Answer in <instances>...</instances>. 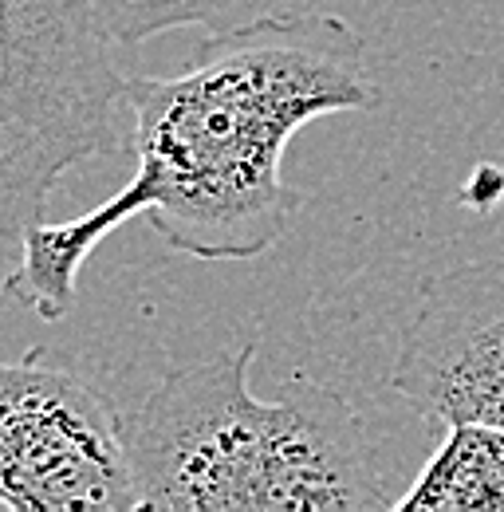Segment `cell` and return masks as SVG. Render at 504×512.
Here are the masks:
<instances>
[{"label": "cell", "mask_w": 504, "mask_h": 512, "mask_svg": "<svg viewBox=\"0 0 504 512\" xmlns=\"http://www.w3.org/2000/svg\"><path fill=\"white\" fill-rule=\"evenodd\" d=\"M134 178L71 221H36L16 241L4 288L40 320L75 308V284L130 217H150L166 249L193 260H256L292 225L304 190L284 182L296 130L375 111L363 36L323 12L264 16L209 32L178 75H130Z\"/></svg>", "instance_id": "1"}, {"label": "cell", "mask_w": 504, "mask_h": 512, "mask_svg": "<svg viewBox=\"0 0 504 512\" xmlns=\"http://www.w3.org/2000/svg\"><path fill=\"white\" fill-rule=\"evenodd\" d=\"M103 24L119 44H142L174 28L225 32L264 16L312 12L323 0H99Z\"/></svg>", "instance_id": "7"}, {"label": "cell", "mask_w": 504, "mask_h": 512, "mask_svg": "<svg viewBox=\"0 0 504 512\" xmlns=\"http://www.w3.org/2000/svg\"><path fill=\"white\" fill-rule=\"evenodd\" d=\"M390 386L438 426L504 430V260L453 264L422 284Z\"/></svg>", "instance_id": "5"}, {"label": "cell", "mask_w": 504, "mask_h": 512, "mask_svg": "<svg viewBox=\"0 0 504 512\" xmlns=\"http://www.w3.org/2000/svg\"><path fill=\"white\" fill-rule=\"evenodd\" d=\"M0 505L8 512H134L126 414L99 386L28 351L0 371Z\"/></svg>", "instance_id": "4"}, {"label": "cell", "mask_w": 504, "mask_h": 512, "mask_svg": "<svg viewBox=\"0 0 504 512\" xmlns=\"http://www.w3.org/2000/svg\"><path fill=\"white\" fill-rule=\"evenodd\" d=\"M0 221L4 245L48 221L67 170L119 150L126 75L99 0H0Z\"/></svg>", "instance_id": "3"}, {"label": "cell", "mask_w": 504, "mask_h": 512, "mask_svg": "<svg viewBox=\"0 0 504 512\" xmlns=\"http://www.w3.org/2000/svg\"><path fill=\"white\" fill-rule=\"evenodd\" d=\"M398 512H504V430L489 422H453L398 497Z\"/></svg>", "instance_id": "6"}, {"label": "cell", "mask_w": 504, "mask_h": 512, "mask_svg": "<svg viewBox=\"0 0 504 512\" xmlns=\"http://www.w3.org/2000/svg\"><path fill=\"white\" fill-rule=\"evenodd\" d=\"M256 343L174 367L126 414L142 509L375 512L394 509L355 406L323 383L256 398Z\"/></svg>", "instance_id": "2"}]
</instances>
